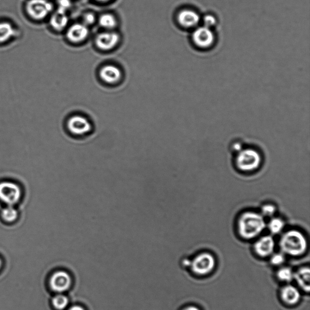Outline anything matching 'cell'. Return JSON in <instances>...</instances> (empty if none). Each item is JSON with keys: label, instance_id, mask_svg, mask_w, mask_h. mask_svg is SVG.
Instances as JSON below:
<instances>
[{"label": "cell", "instance_id": "cell-1", "mask_svg": "<svg viewBox=\"0 0 310 310\" xmlns=\"http://www.w3.org/2000/svg\"><path fill=\"white\" fill-rule=\"evenodd\" d=\"M266 227L264 217L259 213L247 211L238 218L237 232L245 240L255 239L262 233Z\"/></svg>", "mask_w": 310, "mask_h": 310}, {"label": "cell", "instance_id": "cell-2", "mask_svg": "<svg viewBox=\"0 0 310 310\" xmlns=\"http://www.w3.org/2000/svg\"><path fill=\"white\" fill-rule=\"evenodd\" d=\"M280 247L284 255L293 257L301 256L308 249V241L304 234L297 230H290L282 235Z\"/></svg>", "mask_w": 310, "mask_h": 310}, {"label": "cell", "instance_id": "cell-3", "mask_svg": "<svg viewBox=\"0 0 310 310\" xmlns=\"http://www.w3.org/2000/svg\"><path fill=\"white\" fill-rule=\"evenodd\" d=\"M238 170L243 172H252L258 169L261 165L262 157L256 150L248 148L238 152L235 159Z\"/></svg>", "mask_w": 310, "mask_h": 310}, {"label": "cell", "instance_id": "cell-4", "mask_svg": "<svg viewBox=\"0 0 310 310\" xmlns=\"http://www.w3.org/2000/svg\"><path fill=\"white\" fill-rule=\"evenodd\" d=\"M215 266L214 256L208 252H203L190 260L189 268L193 274L198 277H205L214 270Z\"/></svg>", "mask_w": 310, "mask_h": 310}, {"label": "cell", "instance_id": "cell-5", "mask_svg": "<svg viewBox=\"0 0 310 310\" xmlns=\"http://www.w3.org/2000/svg\"><path fill=\"white\" fill-rule=\"evenodd\" d=\"M52 9V5L47 0H29L26 6L28 17L36 21L45 20L51 14Z\"/></svg>", "mask_w": 310, "mask_h": 310}, {"label": "cell", "instance_id": "cell-6", "mask_svg": "<svg viewBox=\"0 0 310 310\" xmlns=\"http://www.w3.org/2000/svg\"><path fill=\"white\" fill-rule=\"evenodd\" d=\"M73 280L71 275L65 270H58L52 274L49 280V286L53 292L64 293L73 286Z\"/></svg>", "mask_w": 310, "mask_h": 310}, {"label": "cell", "instance_id": "cell-7", "mask_svg": "<svg viewBox=\"0 0 310 310\" xmlns=\"http://www.w3.org/2000/svg\"><path fill=\"white\" fill-rule=\"evenodd\" d=\"M192 39L194 45L201 49H206L214 45L215 36L211 28L205 26L196 27Z\"/></svg>", "mask_w": 310, "mask_h": 310}, {"label": "cell", "instance_id": "cell-8", "mask_svg": "<svg viewBox=\"0 0 310 310\" xmlns=\"http://www.w3.org/2000/svg\"><path fill=\"white\" fill-rule=\"evenodd\" d=\"M21 196L20 188L12 182L0 183V201L8 205L13 206L20 201Z\"/></svg>", "mask_w": 310, "mask_h": 310}, {"label": "cell", "instance_id": "cell-9", "mask_svg": "<svg viewBox=\"0 0 310 310\" xmlns=\"http://www.w3.org/2000/svg\"><path fill=\"white\" fill-rule=\"evenodd\" d=\"M68 131L74 135H84L90 132L92 126L90 122L85 117L80 115H74L67 121Z\"/></svg>", "mask_w": 310, "mask_h": 310}, {"label": "cell", "instance_id": "cell-10", "mask_svg": "<svg viewBox=\"0 0 310 310\" xmlns=\"http://www.w3.org/2000/svg\"><path fill=\"white\" fill-rule=\"evenodd\" d=\"M275 241L271 235L262 236L253 245L255 254L260 258H265L274 253Z\"/></svg>", "mask_w": 310, "mask_h": 310}, {"label": "cell", "instance_id": "cell-11", "mask_svg": "<svg viewBox=\"0 0 310 310\" xmlns=\"http://www.w3.org/2000/svg\"><path fill=\"white\" fill-rule=\"evenodd\" d=\"M280 295L282 302L288 306L296 305L301 299L298 288L289 284L281 288Z\"/></svg>", "mask_w": 310, "mask_h": 310}, {"label": "cell", "instance_id": "cell-12", "mask_svg": "<svg viewBox=\"0 0 310 310\" xmlns=\"http://www.w3.org/2000/svg\"><path fill=\"white\" fill-rule=\"evenodd\" d=\"M120 41L118 34L109 31L99 33L96 39V45L102 51H110L114 49Z\"/></svg>", "mask_w": 310, "mask_h": 310}, {"label": "cell", "instance_id": "cell-13", "mask_svg": "<svg viewBox=\"0 0 310 310\" xmlns=\"http://www.w3.org/2000/svg\"><path fill=\"white\" fill-rule=\"evenodd\" d=\"M177 20L181 26L192 29L198 26L201 18L196 12L191 9H184L178 15Z\"/></svg>", "mask_w": 310, "mask_h": 310}, {"label": "cell", "instance_id": "cell-14", "mask_svg": "<svg viewBox=\"0 0 310 310\" xmlns=\"http://www.w3.org/2000/svg\"><path fill=\"white\" fill-rule=\"evenodd\" d=\"M89 30L84 24H75L68 28L66 37L71 42L80 43L88 37Z\"/></svg>", "mask_w": 310, "mask_h": 310}, {"label": "cell", "instance_id": "cell-15", "mask_svg": "<svg viewBox=\"0 0 310 310\" xmlns=\"http://www.w3.org/2000/svg\"><path fill=\"white\" fill-rule=\"evenodd\" d=\"M100 77L108 84H114L120 80L122 74L120 68L114 65H106L99 72Z\"/></svg>", "mask_w": 310, "mask_h": 310}, {"label": "cell", "instance_id": "cell-16", "mask_svg": "<svg viewBox=\"0 0 310 310\" xmlns=\"http://www.w3.org/2000/svg\"><path fill=\"white\" fill-rule=\"evenodd\" d=\"M294 280L303 292L308 293L310 287V269L308 266L300 268L294 273Z\"/></svg>", "mask_w": 310, "mask_h": 310}, {"label": "cell", "instance_id": "cell-17", "mask_svg": "<svg viewBox=\"0 0 310 310\" xmlns=\"http://www.w3.org/2000/svg\"><path fill=\"white\" fill-rule=\"evenodd\" d=\"M68 22V17L66 12L56 11L50 18V24L53 29L60 31L67 26Z\"/></svg>", "mask_w": 310, "mask_h": 310}, {"label": "cell", "instance_id": "cell-18", "mask_svg": "<svg viewBox=\"0 0 310 310\" xmlns=\"http://www.w3.org/2000/svg\"><path fill=\"white\" fill-rule=\"evenodd\" d=\"M13 25L8 21H0V44L9 42L16 34Z\"/></svg>", "mask_w": 310, "mask_h": 310}, {"label": "cell", "instance_id": "cell-19", "mask_svg": "<svg viewBox=\"0 0 310 310\" xmlns=\"http://www.w3.org/2000/svg\"><path fill=\"white\" fill-rule=\"evenodd\" d=\"M68 303L70 299L63 293H56L52 299L53 307L56 310H64L67 308Z\"/></svg>", "mask_w": 310, "mask_h": 310}, {"label": "cell", "instance_id": "cell-20", "mask_svg": "<svg viewBox=\"0 0 310 310\" xmlns=\"http://www.w3.org/2000/svg\"><path fill=\"white\" fill-rule=\"evenodd\" d=\"M294 272L289 267H282L277 272V277L279 281L289 284L294 280Z\"/></svg>", "mask_w": 310, "mask_h": 310}, {"label": "cell", "instance_id": "cell-21", "mask_svg": "<svg viewBox=\"0 0 310 310\" xmlns=\"http://www.w3.org/2000/svg\"><path fill=\"white\" fill-rule=\"evenodd\" d=\"M99 26L107 29H114L117 25V21L114 15L105 14L101 15L98 19Z\"/></svg>", "mask_w": 310, "mask_h": 310}, {"label": "cell", "instance_id": "cell-22", "mask_svg": "<svg viewBox=\"0 0 310 310\" xmlns=\"http://www.w3.org/2000/svg\"><path fill=\"white\" fill-rule=\"evenodd\" d=\"M285 227V222L280 218H272L268 224V228L271 234H278L283 230Z\"/></svg>", "mask_w": 310, "mask_h": 310}, {"label": "cell", "instance_id": "cell-23", "mask_svg": "<svg viewBox=\"0 0 310 310\" xmlns=\"http://www.w3.org/2000/svg\"><path fill=\"white\" fill-rule=\"evenodd\" d=\"M2 217L6 222H13L18 218V212L13 206L8 205L2 212Z\"/></svg>", "mask_w": 310, "mask_h": 310}, {"label": "cell", "instance_id": "cell-24", "mask_svg": "<svg viewBox=\"0 0 310 310\" xmlns=\"http://www.w3.org/2000/svg\"><path fill=\"white\" fill-rule=\"evenodd\" d=\"M270 264L273 266H281L286 261V256L283 253H273L270 256Z\"/></svg>", "mask_w": 310, "mask_h": 310}, {"label": "cell", "instance_id": "cell-25", "mask_svg": "<svg viewBox=\"0 0 310 310\" xmlns=\"http://www.w3.org/2000/svg\"><path fill=\"white\" fill-rule=\"evenodd\" d=\"M277 212V208L273 204L267 203L263 205L261 208V215L263 217H272Z\"/></svg>", "mask_w": 310, "mask_h": 310}, {"label": "cell", "instance_id": "cell-26", "mask_svg": "<svg viewBox=\"0 0 310 310\" xmlns=\"http://www.w3.org/2000/svg\"><path fill=\"white\" fill-rule=\"evenodd\" d=\"M203 26L211 28L217 23V20L214 16L211 15H205L203 18Z\"/></svg>", "mask_w": 310, "mask_h": 310}, {"label": "cell", "instance_id": "cell-27", "mask_svg": "<svg viewBox=\"0 0 310 310\" xmlns=\"http://www.w3.org/2000/svg\"><path fill=\"white\" fill-rule=\"evenodd\" d=\"M70 6L71 3L68 0H59L58 11L66 12Z\"/></svg>", "mask_w": 310, "mask_h": 310}, {"label": "cell", "instance_id": "cell-28", "mask_svg": "<svg viewBox=\"0 0 310 310\" xmlns=\"http://www.w3.org/2000/svg\"><path fill=\"white\" fill-rule=\"evenodd\" d=\"M96 20V18L95 15H94L92 13H88L84 15L83 17V20L84 22V24L86 25H91L95 23Z\"/></svg>", "mask_w": 310, "mask_h": 310}, {"label": "cell", "instance_id": "cell-29", "mask_svg": "<svg viewBox=\"0 0 310 310\" xmlns=\"http://www.w3.org/2000/svg\"><path fill=\"white\" fill-rule=\"evenodd\" d=\"M233 149L234 150V151L239 152L241 150L243 149V146L240 145V143H234Z\"/></svg>", "mask_w": 310, "mask_h": 310}, {"label": "cell", "instance_id": "cell-30", "mask_svg": "<svg viewBox=\"0 0 310 310\" xmlns=\"http://www.w3.org/2000/svg\"><path fill=\"white\" fill-rule=\"evenodd\" d=\"M67 310H86L83 306L80 305H75L72 306L71 307L68 308Z\"/></svg>", "mask_w": 310, "mask_h": 310}, {"label": "cell", "instance_id": "cell-31", "mask_svg": "<svg viewBox=\"0 0 310 310\" xmlns=\"http://www.w3.org/2000/svg\"><path fill=\"white\" fill-rule=\"evenodd\" d=\"M181 310H201L198 307L194 305L187 306Z\"/></svg>", "mask_w": 310, "mask_h": 310}, {"label": "cell", "instance_id": "cell-32", "mask_svg": "<svg viewBox=\"0 0 310 310\" xmlns=\"http://www.w3.org/2000/svg\"><path fill=\"white\" fill-rule=\"evenodd\" d=\"M190 264V260L188 259H184L183 261V265L185 267H189Z\"/></svg>", "mask_w": 310, "mask_h": 310}, {"label": "cell", "instance_id": "cell-33", "mask_svg": "<svg viewBox=\"0 0 310 310\" xmlns=\"http://www.w3.org/2000/svg\"><path fill=\"white\" fill-rule=\"evenodd\" d=\"M96 1H98L99 2H108L110 1V0H96Z\"/></svg>", "mask_w": 310, "mask_h": 310}, {"label": "cell", "instance_id": "cell-34", "mask_svg": "<svg viewBox=\"0 0 310 310\" xmlns=\"http://www.w3.org/2000/svg\"><path fill=\"white\" fill-rule=\"evenodd\" d=\"M2 264H3V262H2V259H0V269H1L2 267Z\"/></svg>", "mask_w": 310, "mask_h": 310}]
</instances>
